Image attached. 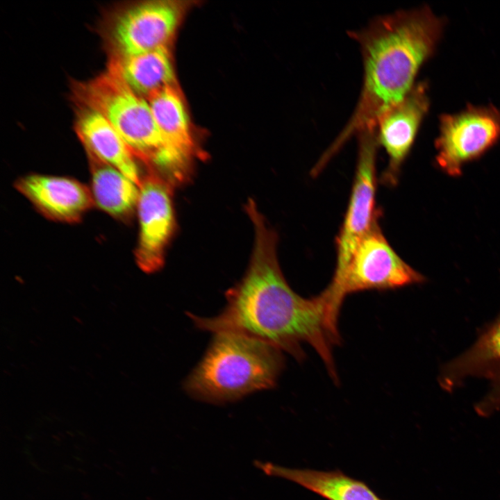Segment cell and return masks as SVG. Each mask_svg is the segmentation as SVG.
Returning a JSON list of instances; mask_svg holds the SVG:
<instances>
[{"label":"cell","instance_id":"7","mask_svg":"<svg viewBox=\"0 0 500 500\" xmlns=\"http://www.w3.org/2000/svg\"><path fill=\"white\" fill-rule=\"evenodd\" d=\"M355 178L344 222L336 239L337 258L331 282L342 277L360 242L378 223L376 209V130L358 135Z\"/></svg>","mask_w":500,"mask_h":500},{"label":"cell","instance_id":"9","mask_svg":"<svg viewBox=\"0 0 500 500\" xmlns=\"http://www.w3.org/2000/svg\"><path fill=\"white\" fill-rule=\"evenodd\" d=\"M468 377L488 380V392L474 407L481 417L500 410V312L479 332L473 344L440 369L438 383L452 392Z\"/></svg>","mask_w":500,"mask_h":500},{"label":"cell","instance_id":"14","mask_svg":"<svg viewBox=\"0 0 500 500\" xmlns=\"http://www.w3.org/2000/svg\"><path fill=\"white\" fill-rule=\"evenodd\" d=\"M77 132L89 155L117 169L140 185L142 178L135 156L101 115L89 108L83 110L78 119Z\"/></svg>","mask_w":500,"mask_h":500},{"label":"cell","instance_id":"3","mask_svg":"<svg viewBox=\"0 0 500 500\" xmlns=\"http://www.w3.org/2000/svg\"><path fill=\"white\" fill-rule=\"evenodd\" d=\"M283 351L234 332L215 333L203 357L183 383L192 398L215 404L273 388L284 367Z\"/></svg>","mask_w":500,"mask_h":500},{"label":"cell","instance_id":"12","mask_svg":"<svg viewBox=\"0 0 500 500\" xmlns=\"http://www.w3.org/2000/svg\"><path fill=\"white\" fill-rule=\"evenodd\" d=\"M16 189L46 217L60 222H78L94 205L90 189L69 177L30 174Z\"/></svg>","mask_w":500,"mask_h":500},{"label":"cell","instance_id":"1","mask_svg":"<svg viewBox=\"0 0 500 500\" xmlns=\"http://www.w3.org/2000/svg\"><path fill=\"white\" fill-rule=\"evenodd\" d=\"M246 211L255 239L242 278L226 294V304L212 317L187 315L200 330L234 332L269 343L301 360V344L311 346L334 381L338 375L333 347L340 342L338 318L323 292L311 298L296 293L287 282L277 256L278 237L249 199Z\"/></svg>","mask_w":500,"mask_h":500},{"label":"cell","instance_id":"2","mask_svg":"<svg viewBox=\"0 0 500 500\" xmlns=\"http://www.w3.org/2000/svg\"><path fill=\"white\" fill-rule=\"evenodd\" d=\"M444 22L424 6L380 16L349 35L359 45L363 66L356 109L333 147L354 134L376 129L380 115L414 87L419 69L433 54Z\"/></svg>","mask_w":500,"mask_h":500},{"label":"cell","instance_id":"6","mask_svg":"<svg viewBox=\"0 0 500 500\" xmlns=\"http://www.w3.org/2000/svg\"><path fill=\"white\" fill-rule=\"evenodd\" d=\"M439 128L436 163L448 175L459 176L465 164L500 139V110L492 106H468L461 112L442 115Z\"/></svg>","mask_w":500,"mask_h":500},{"label":"cell","instance_id":"11","mask_svg":"<svg viewBox=\"0 0 500 500\" xmlns=\"http://www.w3.org/2000/svg\"><path fill=\"white\" fill-rule=\"evenodd\" d=\"M180 17L179 6L168 1H149L126 10L116 20L112 31L118 56L167 47Z\"/></svg>","mask_w":500,"mask_h":500},{"label":"cell","instance_id":"10","mask_svg":"<svg viewBox=\"0 0 500 500\" xmlns=\"http://www.w3.org/2000/svg\"><path fill=\"white\" fill-rule=\"evenodd\" d=\"M429 108L427 84H415L399 102L384 111L376 126L378 145L388 157V165L381 179L394 186L398 182L401 166L415 140L420 124Z\"/></svg>","mask_w":500,"mask_h":500},{"label":"cell","instance_id":"4","mask_svg":"<svg viewBox=\"0 0 500 500\" xmlns=\"http://www.w3.org/2000/svg\"><path fill=\"white\" fill-rule=\"evenodd\" d=\"M79 90L88 108L109 122L149 170L173 183L182 178L148 101L133 92L112 69L83 84Z\"/></svg>","mask_w":500,"mask_h":500},{"label":"cell","instance_id":"16","mask_svg":"<svg viewBox=\"0 0 500 500\" xmlns=\"http://www.w3.org/2000/svg\"><path fill=\"white\" fill-rule=\"evenodd\" d=\"M136 94L147 99L175 86V76L167 47L140 54L118 56L110 67Z\"/></svg>","mask_w":500,"mask_h":500},{"label":"cell","instance_id":"5","mask_svg":"<svg viewBox=\"0 0 500 500\" xmlns=\"http://www.w3.org/2000/svg\"><path fill=\"white\" fill-rule=\"evenodd\" d=\"M424 281L397 253L377 223L357 246L341 279L331 282L324 290L333 307L340 311L349 294L396 289Z\"/></svg>","mask_w":500,"mask_h":500},{"label":"cell","instance_id":"8","mask_svg":"<svg viewBox=\"0 0 500 500\" xmlns=\"http://www.w3.org/2000/svg\"><path fill=\"white\" fill-rule=\"evenodd\" d=\"M173 188L153 171L141 180L136 208L139 237L135 258L138 267L146 273L156 272L162 267L166 249L174 233Z\"/></svg>","mask_w":500,"mask_h":500},{"label":"cell","instance_id":"15","mask_svg":"<svg viewBox=\"0 0 500 500\" xmlns=\"http://www.w3.org/2000/svg\"><path fill=\"white\" fill-rule=\"evenodd\" d=\"M259 467L269 475L291 481L327 500H384L365 482L339 469H292L272 463H260Z\"/></svg>","mask_w":500,"mask_h":500},{"label":"cell","instance_id":"17","mask_svg":"<svg viewBox=\"0 0 500 500\" xmlns=\"http://www.w3.org/2000/svg\"><path fill=\"white\" fill-rule=\"evenodd\" d=\"M89 156L94 204L111 217L129 219L136 211L140 185L117 169Z\"/></svg>","mask_w":500,"mask_h":500},{"label":"cell","instance_id":"13","mask_svg":"<svg viewBox=\"0 0 500 500\" xmlns=\"http://www.w3.org/2000/svg\"><path fill=\"white\" fill-rule=\"evenodd\" d=\"M158 128L170 153L188 176L197 155L189 119L176 86L167 87L147 99Z\"/></svg>","mask_w":500,"mask_h":500}]
</instances>
